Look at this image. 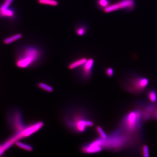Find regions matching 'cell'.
Returning <instances> with one entry per match:
<instances>
[{
    "label": "cell",
    "instance_id": "cell-1",
    "mask_svg": "<svg viewBox=\"0 0 157 157\" xmlns=\"http://www.w3.org/2000/svg\"><path fill=\"white\" fill-rule=\"evenodd\" d=\"M65 125L73 133H84L87 128L94 125V121L83 108L71 107L66 111L63 115Z\"/></svg>",
    "mask_w": 157,
    "mask_h": 157
},
{
    "label": "cell",
    "instance_id": "cell-2",
    "mask_svg": "<svg viewBox=\"0 0 157 157\" xmlns=\"http://www.w3.org/2000/svg\"><path fill=\"white\" fill-rule=\"evenodd\" d=\"M42 52L34 46H26L18 50L16 56L15 64L21 69L31 67L41 59Z\"/></svg>",
    "mask_w": 157,
    "mask_h": 157
},
{
    "label": "cell",
    "instance_id": "cell-3",
    "mask_svg": "<svg viewBox=\"0 0 157 157\" xmlns=\"http://www.w3.org/2000/svg\"><path fill=\"white\" fill-rule=\"evenodd\" d=\"M141 117L140 111H132L129 113L124 120V127L128 132H132L136 130Z\"/></svg>",
    "mask_w": 157,
    "mask_h": 157
},
{
    "label": "cell",
    "instance_id": "cell-4",
    "mask_svg": "<svg viewBox=\"0 0 157 157\" xmlns=\"http://www.w3.org/2000/svg\"><path fill=\"white\" fill-rule=\"evenodd\" d=\"M135 3L134 0H121L117 3L110 5L104 9L106 13H110L120 9L132 10L135 8Z\"/></svg>",
    "mask_w": 157,
    "mask_h": 157
},
{
    "label": "cell",
    "instance_id": "cell-5",
    "mask_svg": "<svg viewBox=\"0 0 157 157\" xmlns=\"http://www.w3.org/2000/svg\"><path fill=\"white\" fill-rule=\"evenodd\" d=\"M11 3L4 0L0 4V18L13 21L16 17V12L14 8L11 7Z\"/></svg>",
    "mask_w": 157,
    "mask_h": 157
},
{
    "label": "cell",
    "instance_id": "cell-6",
    "mask_svg": "<svg viewBox=\"0 0 157 157\" xmlns=\"http://www.w3.org/2000/svg\"><path fill=\"white\" fill-rule=\"evenodd\" d=\"M103 148L102 138L100 137L90 143L85 144L81 147V151L83 153L91 154L100 152Z\"/></svg>",
    "mask_w": 157,
    "mask_h": 157
},
{
    "label": "cell",
    "instance_id": "cell-7",
    "mask_svg": "<svg viewBox=\"0 0 157 157\" xmlns=\"http://www.w3.org/2000/svg\"><path fill=\"white\" fill-rule=\"evenodd\" d=\"M13 115L12 122H10L12 128L15 133L21 132L27 127L23 121L21 112L20 110H15L13 113Z\"/></svg>",
    "mask_w": 157,
    "mask_h": 157
},
{
    "label": "cell",
    "instance_id": "cell-8",
    "mask_svg": "<svg viewBox=\"0 0 157 157\" xmlns=\"http://www.w3.org/2000/svg\"><path fill=\"white\" fill-rule=\"evenodd\" d=\"M94 65V59L90 58L88 59L86 63L81 66L79 76L84 81H87L90 79L92 75Z\"/></svg>",
    "mask_w": 157,
    "mask_h": 157
},
{
    "label": "cell",
    "instance_id": "cell-9",
    "mask_svg": "<svg viewBox=\"0 0 157 157\" xmlns=\"http://www.w3.org/2000/svg\"><path fill=\"white\" fill-rule=\"evenodd\" d=\"M44 126V123L38 121L27 126L25 128L20 132L22 137H29L40 130Z\"/></svg>",
    "mask_w": 157,
    "mask_h": 157
},
{
    "label": "cell",
    "instance_id": "cell-10",
    "mask_svg": "<svg viewBox=\"0 0 157 157\" xmlns=\"http://www.w3.org/2000/svg\"><path fill=\"white\" fill-rule=\"evenodd\" d=\"M148 79L143 77H137L134 78L131 82V86L133 88V90L140 91L143 90L148 84Z\"/></svg>",
    "mask_w": 157,
    "mask_h": 157
},
{
    "label": "cell",
    "instance_id": "cell-11",
    "mask_svg": "<svg viewBox=\"0 0 157 157\" xmlns=\"http://www.w3.org/2000/svg\"><path fill=\"white\" fill-rule=\"evenodd\" d=\"M87 60L88 59L86 58H82L78 59L70 63L68 66V68L70 70H73L76 68L79 67L84 65L87 61Z\"/></svg>",
    "mask_w": 157,
    "mask_h": 157
},
{
    "label": "cell",
    "instance_id": "cell-12",
    "mask_svg": "<svg viewBox=\"0 0 157 157\" xmlns=\"http://www.w3.org/2000/svg\"><path fill=\"white\" fill-rule=\"evenodd\" d=\"M22 34L17 33L5 38L3 40V42L6 45H9L22 38Z\"/></svg>",
    "mask_w": 157,
    "mask_h": 157
},
{
    "label": "cell",
    "instance_id": "cell-13",
    "mask_svg": "<svg viewBox=\"0 0 157 157\" xmlns=\"http://www.w3.org/2000/svg\"><path fill=\"white\" fill-rule=\"evenodd\" d=\"M15 144L18 147L22 149H24V150L26 151L31 152L33 150V146L29 145V144H24L18 141L16 142Z\"/></svg>",
    "mask_w": 157,
    "mask_h": 157
},
{
    "label": "cell",
    "instance_id": "cell-14",
    "mask_svg": "<svg viewBox=\"0 0 157 157\" xmlns=\"http://www.w3.org/2000/svg\"><path fill=\"white\" fill-rule=\"evenodd\" d=\"M38 2L42 5L51 6H56L59 4L56 0H38Z\"/></svg>",
    "mask_w": 157,
    "mask_h": 157
},
{
    "label": "cell",
    "instance_id": "cell-15",
    "mask_svg": "<svg viewBox=\"0 0 157 157\" xmlns=\"http://www.w3.org/2000/svg\"><path fill=\"white\" fill-rule=\"evenodd\" d=\"M38 86L39 88L41 89L42 90L51 93L53 92V89L50 86L44 83V82H41L38 83Z\"/></svg>",
    "mask_w": 157,
    "mask_h": 157
},
{
    "label": "cell",
    "instance_id": "cell-16",
    "mask_svg": "<svg viewBox=\"0 0 157 157\" xmlns=\"http://www.w3.org/2000/svg\"><path fill=\"white\" fill-rule=\"evenodd\" d=\"M147 97H148L149 100L152 102H156L157 100L156 92L155 90H151L147 94Z\"/></svg>",
    "mask_w": 157,
    "mask_h": 157
},
{
    "label": "cell",
    "instance_id": "cell-17",
    "mask_svg": "<svg viewBox=\"0 0 157 157\" xmlns=\"http://www.w3.org/2000/svg\"><path fill=\"white\" fill-rule=\"evenodd\" d=\"M98 6L104 9L110 5L109 0H98Z\"/></svg>",
    "mask_w": 157,
    "mask_h": 157
},
{
    "label": "cell",
    "instance_id": "cell-18",
    "mask_svg": "<svg viewBox=\"0 0 157 157\" xmlns=\"http://www.w3.org/2000/svg\"><path fill=\"white\" fill-rule=\"evenodd\" d=\"M86 28L85 26H80L77 28L76 30V34L79 36H82L86 33Z\"/></svg>",
    "mask_w": 157,
    "mask_h": 157
},
{
    "label": "cell",
    "instance_id": "cell-19",
    "mask_svg": "<svg viewBox=\"0 0 157 157\" xmlns=\"http://www.w3.org/2000/svg\"><path fill=\"white\" fill-rule=\"evenodd\" d=\"M96 130H97V132H98L99 136H100L101 138H103V139H105V138H107V135L106 133L104 132V130L100 126L97 127Z\"/></svg>",
    "mask_w": 157,
    "mask_h": 157
},
{
    "label": "cell",
    "instance_id": "cell-20",
    "mask_svg": "<svg viewBox=\"0 0 157 157\" xmlns=\"http://www.w3.org/2000/svg\"><path fill=\"white\" fill-rule=\"evenodd\" d=\"M142 154L144 157H148L149 156V148L147 145H144L142 147Z\"/></svg>",
    "mask_w": 157,
    "mask_h": 157
},
{
    "label": "cell",
    "instance_id": "cell-21",
    "mask_svg": "<svg viewBox=\"0 0 157 157\" xmlns=\"http://www.w3.org/2000/svg\"><path fill=\"white\" fill-rule=\"evenodd\" d=\"M106 73L107 76L111 77L113 76L114 71L112 68H108L106 70Z\"/></svg>",
    "mask_w": 157,
    "mask_h": 157
},
{
    "label": "cell",
    "instance_id": "cell-22",
    "mask_svg": "<svg viewBox=\"0 0 157 157\" xmlns=\"http://www.w3.org/2000/svg\"><path fill=\"white\" fill-rule=\"evenodd\" d=\"M155 116L157 118V109L155 113Z\"/></svg>",
    "mask_w": 157,
    "mask_h": 157
}]
</instances>
